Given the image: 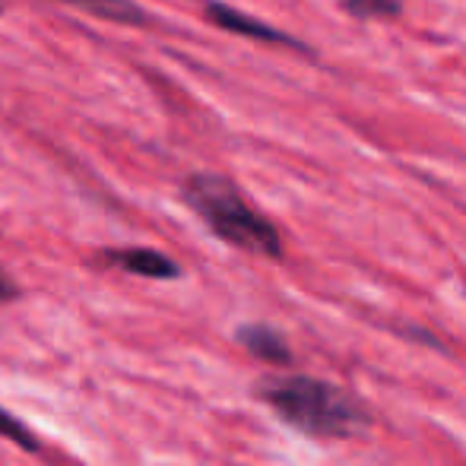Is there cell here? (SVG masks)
I'll use <instances>...</instances> for the list:
<instances>
[{
	"label": "cell",
	"mask_w": 466,
	"mask_h": 466,
	"mask_svg": "<svg viewBox=\"0 0 466 466\" xmlns=\"http://www.w3.org/2000/svg\"><path fill=\"white\" fill-rule=\"evenodd\" d=\"M258 397L286 425L308 438H356L371 425L369 406L346 387L311 374H273L258 384Z\"/></svg>",
	"instance_id": "1"
},
{
	"label": "cell",
	"mask_w": 466,
	"mask_h": 466,
	"mask_svg": "<svg viewBox=\"0 0 466 466\" xmlns=\"http://www.w3.org/2000/svg\"><path fill=\"white\" fill-rule=\"evenodd\" d=\"M187 207L209 226L216 238L260 258H282V238L267 216H260L241 190L222 175H190L185 185Z\"/></svg>",
	"instance_id": "2"
},
{
	"label": "cell",
	"mask_w": 466,
	"mask_h": 466,
	"mask_svg": "<svg viewBox=\"0 0 466 466\" xmlns=\"http://www.w3.org/2000/svg\"><path fill=\"white\" fill-rule=\"evenodd\" d=\"M207 16H209V23H213V25H219V29H226V32H235V35L260 38V42H279V45H289V48L305 51V45L295 42L292 35H286V32L273 29V25L260 23V19H254V16H248V13L235 10V6L219 4V0H209Z\"/></svg>",
	"instance_id": "3"
},
{
	"label": "cell",
	"mask_w": 466,
	"mask_h": 466,
	"mask_svg": "<svg viewBox=\"0 0 466 466\" xmlns=\"http://www.w3.org/2000/svg\"><path fill=\"white\" fill-rule=\"evenodd\" d=\"M105 260L121 270L134 273V277L147 279H178L181 267L175 264L168 254L156 251V248H115V251H105Z\"/></svg>",
	"instance_id": "4"
},
{
	"label": "cell",
	"mask_w": 466,
	"mask_h": 466,
	"mask_svg": "<svg viewBox=\"0 0 466 466\" xmlns=\"http://www.w3.org/2000/svg\"><path fill=\"white\" fill-rule=\"evenodd\" d=\"M235 339L251 352L254 359L270 365H289L292 362V346L286 343V337L270 324H241L235 330Z\"/></svg>",
	"instance_id": "5"
},
{
	"label": "cell",
	"mask_w": 466,
	"mask_h": 466,
	"mask_svg": "<svg viewBox=\"0 0 466 466\" xmlns=\"http://www.w3.org/2000/svg\"><path fill=\"white\" fill-rule=\"evenodd\" d=\"M74 6H83V10L96 13V16L108 19V23H127V25H143L147 23V13L140 10L130 0H67Z\"/></svg>",
	"instance_id": "6"
},
{
	"label": "cell",
	"mask_w": 466,
	"mask_h": 466,
	"mask_svg": "<svg viewBox=\"0 0 466 466\" xmlns=\"http://www.w3.org/2000/svg\"><path fill=\"white\" fill-rule=\"evenodd\" d=\"M0 438H6V441H13L16 448H23V451H38V448H42V441L35 438V431H32L25 422H19L13 412H6L4 406H0Z\"/></svg>",
	"instance_id": "7"
},
{
	"label": "cell",
	"mask_w": 466,
	"mask_h": 466,
	"mask_svg": "<svg viewBox=\"0 0 466 466\" xmlns=\"http://www.w3.org/2000/svg\"><path fill=\"white\" fill-rule=\"evenodd\" d=\"M343 6L356 19H390L403 10L400 0H343Z\"/></svg>",
	"instance_id": "8"
},
{
	"label": "cell",
	"mask_w": 466,
	"mask_h": 466,
	"mask_svg": "<svg viewBox=\"0 0 466 466\" xmlns=\"http://www.w3.org/2000/svg\"><path fill=\"white\" fill-rule=\"evenodd\" d=\"M16 295H19L16 282H13L10 277H6L4 270H0V301H10V299H16Z\"/></svg>",
	"instance_id": "9"
}]
</instances>
